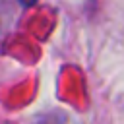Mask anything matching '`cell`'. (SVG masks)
<instances>
[{
    "label": "cell",
    "mask_w": 124,
    "mask_h": 124,
    "mask_svg": "<svg viewBox=\"0 0 124 124\" xmlns=\"http://www.w3.org/2000/svg\"><path fill=\"white\" fill-rule=\"evenodd\" d=\"M19 2H21L23 6H33V4H37L39 0H19Z\"/></svg>",
    "instance_id": "cell-1"
}]
</instances>
